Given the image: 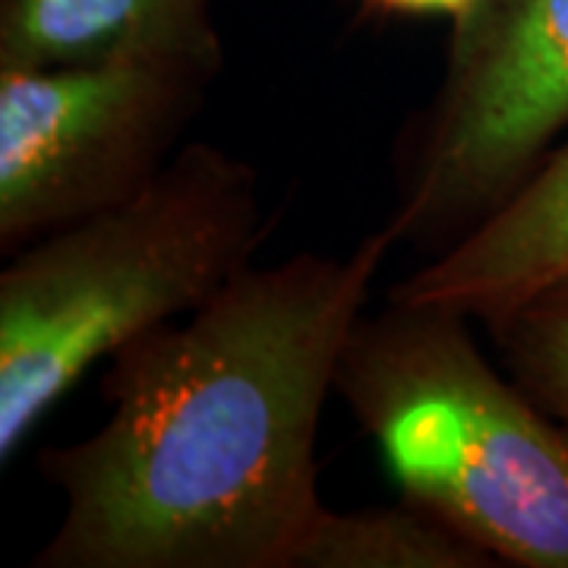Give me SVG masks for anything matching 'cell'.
<instances>
[{"label": "cell", "mask_w": 568, "mask_h": 568, "mask_svg": "<svg viewBox=\"0 0 568 568\" xmlns=\"http://www.w3.org/2000/svg\"><path fill=\"white\" fill-rule=\"evenodd\" d=\"M263 234L253 164L200 140L126 203L17 250L0 272V465L89 366L215 297Z\"/></svg>", "instance_id": "cell-2"}, {"label": "cell", "mask_w": 568, "mask_h": 568, "mask_svg": "<svg viewBox=\"0 0 568 568\" xmlns=\"http://www.w3.org/2000/svg\"><path fill=\"white\" fill-rule=\"evenodd\" d=\"M568 130V0H474L398 152L395 244L448 246L528 181Z\"/></svg>", "instance_id": "cell-4"}, {"label": "cell", "mask_w": 568, "mask_h": 568, "mask_svg": "<svg viewBox=\"0 0 568 568\" xmlns=\"http://www.w3.org/2000/svg\"><path fill=\"white\" fill-rule=\"evenodd\" d=\"M562 275H568V142L549 152L484 222L395 284L388 297L487 325Z\"/></svg>", "instance_id": "cell-6"}, {"label": "cell", "mask_w": 568, "mask_h": 568, "mask_svg": "<svg viewBox=\"0 0 568 568\" xmlns=\"http://www.w3.org/2000/svg\"><path fill=\"white\" fill-rule=\"evenodd\" d=\"M366 7L388 17H448L455 22L474 7V0H366Z\"/></svg>", "instance_id": "cell-10"}, {"label": "cell", "mask_w": 568, "mask_h": 568, "mask_svg": "<svg viewBox=\"0 0 568 568\" xmlns=\"http://www.w3.org/2000/svg\"><path fill=\"white\" fill-rule=\"evenodd\" d=\"M506 373L568 426V275L487 323Z\"/></svg>", "instance_id": "cell-9"}, {"label": "cell", "mask_w": 568, "mask_h": 568, "mask_svg": "<svg viewBox=\"0 0 568 568\" xmlns=\"http://www.w3.org/2000/svg\"><path fill=\"white\" fill-rule=\"evenodd\" d=\"M487 549L436 511L402 496L398 506L325 508L294 549L291 568H493Z\"/></svg>", "instance_id": "cell-8"}, {"label": "cell", "mask_w": 568, "mask_h": 568, "mask_svg": "<svg viewBox=\"0 0 568 568\" xmlns=\"http://www.w3.org/2000/svg\"><path fill=\"white\" fill-rule=\"evenodd\" d=\"M395 237L246 265L108 357L99 429L44 448L63 515L32 568H291L320 499V420Z\"/></svg>", "instance_id": "cell-1"}, {"label": "cell", "mask_w": 568, "mask_h": 568, "mask_svg": "<svg viewBox=\"0 0 568 568\" xmlns=\"http://www.w3.org/2000/svg\"><path fill=\"white\" fill-rule=\"evenodd\" d=\"M222 58L215 0H0V70Z\"/></svg>", "instance_id": "cell-7"}, {"label": "cell", "mask_w": 568, "mask_h": 568, "mask_svg": "<svg viewBox=\"0 0 568 568\" xmlns=\"http://www.w3.org/2000/svg\"><path fill=\"white\" fill-rule=\"evenodd\" d=\"M467 323L388 297L354 325L335 392L402 496L499 566L568 568V426L489 364Z\"/></svg>", "instance_id": "cell-3"}, {"label": "cell", "mask_w": 568, "mask_h": 568, "mask_svg": "<svg viewBox=\"0 0 568 568\" xmlns=\"http://www.w3.org/2000/svg\"><path fill=\"white\" fill-rule=\"evenodd\" d=\"M219 73L181 61L0 70V250L145 190Z\"/></svg>", "instance_id": "cell-5"}]
</instances>
